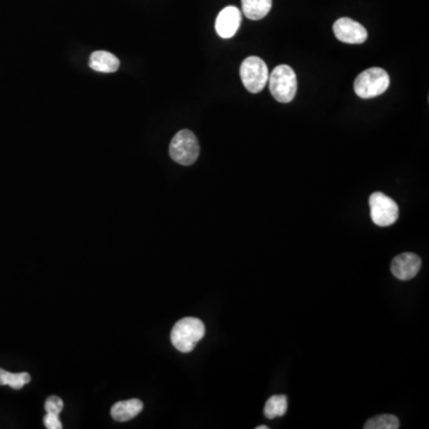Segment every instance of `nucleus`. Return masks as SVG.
Wrapping results in <instances>:
<instances>
[{
  "instance_id": "obj_17",
  "label": "nucleus",
  "mask_w": 429,
  "mask_h": 429,
  "mask_svg": "<svg viewBox=\"0 0 429 429\" xmlns=\"http://www.w3.org/2000/svg\"><path fill=\"white\" fill-rule=\"evenodd\" d=\"M43 422H44V426H46V428L48 429L63 428V423H61V421H60V419H58V415H56V414L47 413L46 416H44V419H43Z\"/></svg>"
},
{
  "instance_id": "obj_5",
  "label": "nucleus",
  "mask_w": 429,
  "mask_h": 429,
  "mask_svg": "<svg viewBox=\"0 0 429 429\" xmlns=\"http://www.w3.org/2000/svg\"><path fill=\"white\" fill-rule=\"evenodd\" d=\"M242 83L250 93L263 91L268 81V68L263 58L250 56L242 61L240 67Z\"/></svg>"
},
{
  "instance_id": "obj_12",
  "label": "nucleus",
  "mask_w": 429,
  "mask_h": 429,
  "mask_svg": "<svg viewBox=\"0 0 429 429\" xmlns=\"http://www.w3.org/2000/svg\"><path fill=\"white\" fill-rule=\"evenodd\" d=\"M272 0H242L243 15L252 21H259L271 11Z\"/></svg>"
},
{
  "instance_id": "obj_9",
  "label": "nucleus",
  "mask_w": 429,
  "mask_h": 429,
  "mask_svg": "<svg viewBox=\"0 0 429 429\" xmlns=\"http://www.w3.org/2000/svg\"><path fill=\"white\" fill-rule=\"evenodd\" d=\"M421 265V258L419 255L409 253V252L402 253L392 260V275H395L397 280L407 282V280H413L414 277L419 273Z\"/></svg>"
},
{
  "instance_id": "obj_10",
  "label": "nucleus",
  "mask_w": 429,
  "mask_h": 429,
  "mask_svg": "<svg viewBox=\"0 0 429 429\" xmlns=\"http://www.w3.org/2000/svg\"><path fill=\"white\" fill-rule=\"evenodd\" d=\"M143 409V403L142 400L138 398L133 400H121L117 402L111 408V416L113 420L118 422L130 421L133 417L138 416V414L141 413Z\"/></svg>"
},
{
  "instance_id": "obj_11",
  "label": "nucleus",
  "mask_w": 429,
  "mask_h": 429,
  "mask_svg": "<svg viewBox=\"0 0 429 429\" xmlns=\"http://www.w3.org/2000/svg\"><path fill=\"white\" fill-rule=\"evenodd\" d=\"M90 67L100 73H115L120 68V60L108 51L97 50L90 56Z\"/></svg>"
},
{
  "instance_id": "obj_6",
  "label": "nucleus",
  "mask_w": 429,
  "mask_h": 429,
  "mask_svg": "<svg viewBox=\"0 0 429 429\" xmlns=\"http://www.w3.org/2000/svg\"><path fill=\"white\" fill-rule=\"evenodd\" d=\"M370 211L373 223L380 227H389L398 220V205L382 192H375L370 197Z\"/></svg>"
},
{
  "instance_id": "obj_15",
  "label": "nucleus",
  "mask_w": 429,
  "mask_h": 429,
  "mask_svg": "<svg viewBox=\"0 0 429 429\" xmlns=\"http://www.w3.org/2000/svg\"><path fill=\"white\" fill-rule=\"evenodd\" d=\"M365 429H397L400 428V421L395 415L383 414L372 417L364 426Z\"/></svg>"
},
{
  "instance_id": "obj_1",
  "label": "nucleus",
  "mask_w": 429,
  "mask_h": 429,
  "mask_svg": "<svg viewBox=\"0 0 429 429\" xmlns=\"http://www.w3.org/2000/svg\"><path fill=\"white\" fill-rule=\"evenodd\" d=\"M204 335L205 325L200 318L185 317L177 322L172 328V345L179 352L188 353L204 338Z\"/></svg>"
},
{
  "instance_id": "obj_3",
  "label": "nucleus",
  "mask_w": 429,
  "mask_h": 429,
  "mask_svg": "<svg viewBox=\"0 0 429 429\" xmlns=\"http://www.w3.org/2000/svg\"><path fill=\"white\" fill-rule=\"evenodd\" d=\"M270 92L280 103H290L297 93V76L295 71L288 65L275 67L268 75Z\"/></svg>"
},
{
  "instance_id": "obj_4",
  "label": "nucleus",
  "mask_w": 429,
  "mask_h": 429,
  "mask_svg": "<svg viewBox=\"0 0 429 429\" xmlns=\"http://www.w3.org/2000/svg\"><path fill=\"white\" fill-rule=\"evenodd\" d=\"M200 142L191 130H180L179 133H175V138H172L170 155L172 160H175V163L179 165H193L200 156Z\"/></svg>"
},
{
  "instance_id": "obj_14",
  "label": "nucleus",
  "mask_w": 429,
  "mask_h": 429,
  "mask_svg": "<svg viewBox=\"0 0 429 429\" xmlns=\"http://www.w3.org/2000/svg\"><path fill=\"white\" fill-rule=\"evenodd\" d=\"M31 377L26 372L22 373H11V372L5 371L3 369H0V385H8L13 389L19 390L24 385L30 383Z\"/></svg>"
},
{
  "instance_id": "obj_13",
  "label": "nucleus",
  "mask_w": 429,
  "mask_h": 429,
  "mask_svg": "<svg viewBox=\"0 0 429 429\" xmlns=\"http://www.w3.org/2000/svg\"><path fill=\"white\" fill-rule=\"evenodd\" d=\"M288 410V397L285 395H275L267 400L264 414L267 419L284 416Z\"/></svg>"
},
{
  "instance_id": "obj_16",
  "label": "nucleus",
  "mask_w": 429,
  "mask_h": 429,
  "mask_svg": "<svg viewBox=\"0 0 429 429\" xmlns=\"http://www.w3.org/2000/svg\"><path fill=\"white\" fill-rule=\"evenodd\" d=\"M44 409H46L47 413L56 414V415H58V414L63 412V400L58 396H50L49 398L46 400Z\"/></svg>"
},
{
  "instance_id": "obj_7",
  "label": "nucleus",
  "mask_w": 429,
  "mask_h": 429,
  "mask_svg": "<svg viewBox=\"0 0 429 429\" xmlns=\"http://www.w3.org/2000/svg\"><path fill=\"white\" fill-rule=\"evenodd\" d=\"M333 30L334 35L339 41L348 43V44H362L366 41L367 36H369L364 25L347 17L340 18L335 22Z\"/></svg>"
},
{
  "instance_id": "obj_8",
  "label": "nucleus",
  "mask_w": 429,
  "mask_h": 429,
  "mask_svg": "<svg viewBox=\"0 0 429 429\" xmlns=\"http://www.w3.org/2000/svg\"><path fill=\"white\" fill-rule=\"evenodd\" d=\"M241 11L235 6H227L218 13L215 23V29L220 38H232L238 33L241 25Z\"/></svg>"
},
{
  "instance_id": "obj_2",
  "label": "nucleus",
  "mask_w": 429,
  "mask_h": 429,
  "mask_svg": "<svg viewBox=\"0 0 429 429\" xmlns=\"http://www.w3.org/2000/svg\"><path fill=\"white\" fill-rule=\"evenodd\" d=\"M390 85L387 72L380 67H372L362 72L355 81V95L363 99H370L383 95Z\"/></svg>"
},
{
  "instance_id": "obj_18",
  "label": "nucleus",
  "mask_w": 429,
  "mask_h": 429,
  "mask_svg": "<svg viewBox=\"0 0 429 429\" xmlns=\"http://www.w3.org/2000/svg\"><path fill=\"white\" fill-rule=\"evenodd\" d=\"M268 428V427H266V426H259V427H257V429H267Z\"/></svg>"
}]
</instances>
